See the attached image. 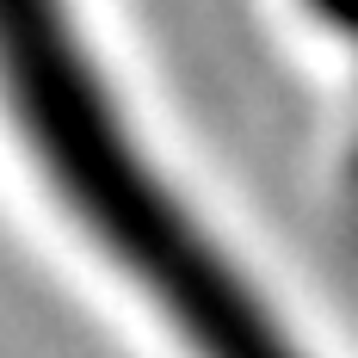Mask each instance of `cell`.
Returning <instances> with one entry per match:
<instances>
[{
    "mask_svg": "<svg viewBox=\"0 0 358 358\" xmlns=\"http://www.w3.org/2000/svg\"><path fill=\"white\" fill-rule=\"evenodd\" d=\"M0 99L80 229L198 358H296L124 130L62 0H0Z\"/></svg>",
    "mask_w": 358,
    "mask_h": 358,
    "instance_id": "cell-1",
    "label": "cell"
}]
</instances>
